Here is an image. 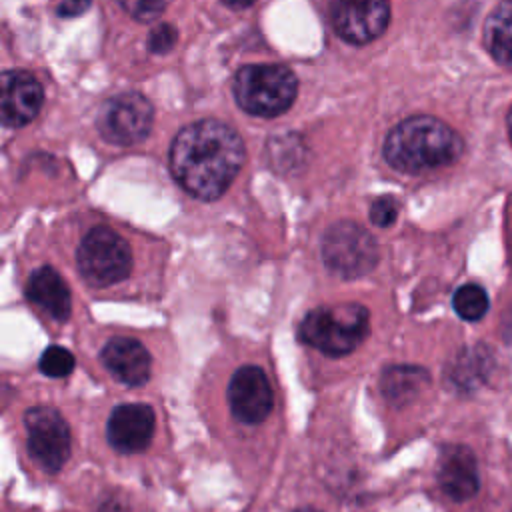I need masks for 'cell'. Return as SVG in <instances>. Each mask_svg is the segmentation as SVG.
I'll list each match as a JSON object with an SVG mask.
<instances>
[{"instance_id": "4fadbf2b", "label": "cell", "mask_w": 512, "mask_h": 512, "mask_svg": "<svg viewBox=\"0 0 512 512\" xmlns=\"http://www.w3.org/2000/svg\"><path fill=\"white\" fill-rule=\"evenodd\" d=\"M436 478L442 492L452 500H468L478 492V468L470 448L460 444L444 446L438 456Z\"/></svg>"}, {"instance_id": "e0dca14e", "label": "cell", "mask_w": 512, "mask_h": 512, "mask_svg": "<svg viewBox=\"0 0 512 512\" xmlns=\"http://www.w3.org/2000/svg\"><path fill=\"white\" fill-rule=\"evenodd\" d=\"M428 374L418 366H392L382 374V392L390 402H408L426 384Z\"/></svg>"}, {"instance_id": "52a82bcc", "label": "cell", "mask_w": 512, "mask_h": 512, "mask_svg": "<svg viewBox=\"0 0 512 512\" xmlns=\"http://www.w3.org/2000/svg\"><path fill=\"white\" fill-rule=\"evenodd\" d=\"M152 122L154 108L140 92H122L108 98L96 116L100 136L116 146L142 142L152 128Z\"/></svg>"}, {"instance_id": "277c9868", "label": "cell", "mask_w": 512, "mask_h": 512, "mask_svg": "<svg viewBox=\"0 0 512 512\" xmlns=\"http://www.w3.org/2000/svg\"><path fill=\"white\" fill-rule=\"evenodd\" d=\"M296 94V74L284 64H248L234 76V98L252 116L274 118L292 106Z\"/></svg>"}, {"instance_id": "cb8c5ba5", "label": "cell", "mask_w": 512, "mask_h": 512, "mask_svg": "<svg viewBox=\"0 0 512 512\" xmlns=\"http://www.w3.org/2000/svg\"><path fill=\"white\" fill-rule=\"evenodd\" d=\"M228 8L232 10H242V8H248L250 4H254L256 0H222Z\"/></svg>"}, {"instance_id": "8fae6325", "label": "cell", "mask_w": 512, "mask_h": 512, "mask_svg": "<svg viewBox=\"0 0 512 512\" xmlns=\"http://www.w3.org/2000/svg\"><path fill=\"white\" fill-rule=\"evenodd\" d=\"M44 102L42 84L24 70H6L2 74L0 114L4 126L20 128L36 118Z\"/></svg>"}, {"instance_id": "3957f363", "label": "cell", "mask_w": 512, "mask_h": 512, "mask_svg": "<svg viewBox=\"0 0 512 512\" xmlns=\"http://www.w3.org/2000/svg\"><path fill=\"white\" fill-rule=\"evenodd\" d=\"M370 332V316L362 304L344 302L310 310L300 324V340L326 356L356 350Z\"/></svg>"}, {"instance_id": "ffe728a7", "label": "cell", "mask_w": 512, "mask_h": 512, "mask_svg": "<svg viewBox=\"0 0 512 512\" xmlns=\"http://www.w3.org/2000/svg\"><path fill=\"white\" fill-rule=\"evenodd\" d=\"M118 2L132 18L140 22H150L158 18L172 0H118Z\"/></svg>"}, {"instance_id": "44dd1931", "label": "cell", "mask_w": 512, "mask_h": 512, "mask_svg": "<svg viewBox=\"0 0 512 512\" xmlns=\"http://www.w3.org/2000/svg\"><path fill=\"white\" fill-rule=\"evenodd\" d=\"M176 38H178V32L172 24L168 22H160L152 28L150 36H148V48L150 52L154 54H166L174 48L176 44Z\"/></svg>"}, {"instance_id": "7a4b0ae2", "label": "cell", "mask_w": 512, "mask_h": 512, "mask_svg": "<svg viewBox=\"0 0 512 512\" xmlns=\"http://www.w3.org/2000/svg\"><path fill=\"white\" fill-rule=\"evenodd\" d=\"M464 152L460 134L432 116H412L396 124L384 140L386 162L406 174H422L454 164Z\"/></svg>"}, {"instance_id": "30bf717a", "label": "cell", "mask_w": 512, "mask_h": 512, "mask_svg": "<svg viewBox=\"0 0 512 512\" xmlns=\"http://www.w3.org/2000/svg\"><path fill=\"white\" fill-rule=\"evenodd\" d=\"M228 404L240 422H262L274 406V394L264 370L252 364L238 368L228 384Z\"/></svg>"}, {"instance_id": "484cf974", "label": "cell", "mask_w": 512, "mask_h": 512, "mask_svg": "<svg viewBox=\"0 0 512 512\" xmlns=\"http://www.w3.org/2000/svg\"><path fill=\"white\" fill-rule=\"evenodd\" d=\"M294 512H320V510H316V508H310V506H306V508H296Z\"/></svg>"}, {"instance_id": "5b68a950", "label": "cell", "mask_w": 512, "mask_h": 512, "mask_svg": "<svg viewBox=\"0 0 512 512\" xmlns=\"http://www.w3.org/2000/svg\"><path fill=\"white\" fill-rule=\"evenodd\" d=\"M322 260L330 272L340 278H360L374 270L378 262V244L360 224L340 220L322 236Z\"/></svg>"}, {"instance_id": "603a6c76", "label": "cell", "mask_w": 512, "mask_h": 512, "mask_svg": "<svg viewBox=\"0 0 512 512\" xmlns=\"http://www.w3.org/2000/svg\"><path fill=\"white\" fill-rule=\"evenodd\" d=\"M92 6V0H62L58 6V16L74 18L84 14Z\"/></svg>"}, {"instance_id": "9a60e30c", "label": "cell", "mask_w": 512, "mask_h": 512, "mask_svg": "<svg viewBox=\"0 0 512 512\" xmlns=\"http://www.w3.org/2000/svg\"><path fill=\"white\" fill-rule=\"evenodd\" d=\"M26 296L54 320H68L72 308L70 288L54 268L42 266L34 270L26 284Z\"/></svg>"}, {"instance_id": "8992f818", "label": "cell", "mask_w": 512, "mask_h": 512, "mask_svg": "<svg viewBox=\"0 0 512 512\" xmlns=\"http://www.w3.org/2000/svg\"><path fill=\"white\" fill-rule=\"evenodd\" d=\"M76 260L82 278L96 288L124 280L132 268L128 242L108 226H96L82 238Z\"/></svg>"}, {"instance_id": "ba28073f", "label": "cell", "mask_w": 512, "mask_h": 512, "mask_svg": "<svg viewBox=\"0 0 512 512\" xmlns=\"http://www.w3.org/2000/svg\"><path fill=\"white\" fill-rule=\"evenodd\" d=\"M28 452L46 472H58L70 456V428L52 406H34L24 416Z\"/></svg>"}, {"instance_id": "2e32d148", "label": "cell", "mask_w": 512, "mask_h": 512, "mask_svg": "<svg viewBox=\"0 0 512 512\" xmlns=\"http://www.w3.org/2000/svg\"><path fill=\"white\" fill-rule=\"evenodd\" d=\"M484 44L500 66L512 70V0H502L486 18Z\"/></svg>"}, {"instance_id": "9c48e42d", "label": "cell", "mask_w": 512, "mask_h": 512, "mask_svg": "<svg viewBox=\"0 0 512 512\" xmlns=\"http://www.w3.org/2000/svg\"><path fill=\"white\" fill-rule=\"evenodd\" d=\"M330 20L342 40L366 44L386 30L390 0H330Z\"/></svg>"}, {"instance_id": "ac0fdd59", "label": "cell", "mask_w": 512, "mask_h": 512, "mask_svg": "<svg viewBox=\"0 0 512 512\" xmlns=\"http://www.w3.org/2000/svg\"><path fill=\"white\" fill-rule=\"evenodd\" d=\"M488 294L478 284H462L452 298V306L456 314L464 320H480L488 312Z\"/></svg>"}, {"instance_id": "7c38bea8", "label": "cell", "mask_w": 512, "mask_h": 512, "mask_svg": "<svg viewBox=\"0 0 512 512\" xmlns=\"http://www.w3.org/2000/svg\"><path fill=\"white\" fill-rule=\"evenodd\" d=\"M154 426L156 416L148 404H120L108 418V442L122 454L142 452L154 436Z\"/></svg>"}, {"instance_id": "5bb4252c", "label": "cell", "mask_w": 512, "mask_h": 512, "mask_svg": "<svg viewBox=\"0 0 512 512\" xmlns=\"http://www.w3.org/2000/svg\"><path fill=\"white\" fill-rule=\"evenodd\" d=\"M106 370L126 386H140L150 378V354L134 338L116 336L100 352Z\"/></svg>"}, {"instance_id": "6da1fadb", "label": "cell", "mask_w": 512, "mask_h": 512, "mask_svg": "<svg viewBox=\"0 0 512 512\" xmlns=\"http://www.w3.org/2000/svg\"><path fill=\"white\" fill-rule=\"evenodd\" d=\"M240 134L220 120L184 126L170 148V168L178 184L200 200L220 198L244 166Z\"/></svg>"}, {"instance_id": "d6986e66", "label": "cell", "mask_w": 512, "mask_h": 512, "mask_svg": "<svg viewBox=\"0 0 512 512\" xmlns=\"http://www.w3.org/2000/svg\"><path fill=\"white\" fill-rule=\"evenodd\" d=\"M74 356L70 350L62 348V346H48L42 356H40V370L42 374L50 376V378H64L74 370Z\"/></svg>"}, {"instance_id": "7402d4cb", "label": "cell", "mask_w": 512, "mask_h": 512, "mask_svg": "<svg viewBox=\"0 0 512 512\" xmlns=\"http://www.w3.org/2000/svg\"><path fill=\"white\" fill-rule=\"evenodd\" d=\"M398 218V202L392 196H380L372 202L370 206V220L380 226V228H388L396 222Z\"/></svg>"}, {"instance_id": "d4e9b609", "label": "cell", "mask_w": 512, "mask_h": 512, "mask_svg": "<svg viewBox=\"0 0 512 512\" xmlns=\"http://www.w3.org/2000/svg\"><path fill=\"white\" fill-rule=\"evenodd\" d=\"M506 128H508V136H510V142H512V106H510L508 116H506Z\"/></svg>"}]
</instances>
